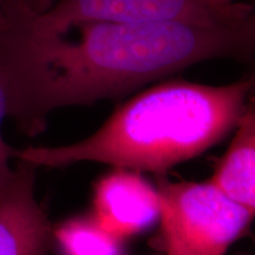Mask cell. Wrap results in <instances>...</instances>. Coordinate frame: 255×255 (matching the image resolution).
Masks as SVG:
<instances>
[{
    "label": "cell",
    "mask_w": 255,
    "mask_h": 255,
    "mask_svg": "<svg viewBox=\"0 0 255 255\" xmlns=\"http://www.w3.org/2000/svg\"><path fill=\"white\" fill-rule=\"evenodd\" d=\"M27 7L36 12H45L53 5L55 0H21Z\"/></svg>",
    "instance_id": "12"
},
{
    "label": "cell",
    "mask_w": 255,
    "mask_h": 255,
    "mask_svg": "<svg viewBox=\"0 0 255 255\" xmlns=\"http://www.w3.org/2000/svg\"><path fill=\"white\" fill-rule=\"evenodd\" d=\"M95 221L115 238L144 231L161 218V199L141 175L119 168L101 178L95 189Z\"/></svg>",
    "instance_id": "6"
},
{
    "label": "cell",
    "mask_w": 255,
    "mask_h": 255,
    "mask_svg": "<svg viewBox=\"0 0 255 255\" xmlns=\"http://www.w3.org/2000/svg\"><path fill=\"white\" fill-rule=\"evenodd\" d=\"M209 182L254 215L255 208V114L248 107L237 126L231 145Z\"/></svg>",
    "instance_id": "7"
},
{
    "label": "cell",
    "mask_w": 255,
    "mask_h": 255,
    "mask_svg": "<svg viewBox=\"0 0 255 255\" xmlns=\"http://www.w3.org/2000/svg\"><path fill=\"white\" fill-rule=\"evenodd\" d=\"M37 167L19 161L0 187V255H49L53 229L34 194Z\"/></svg>",
    "instance_id": "5"
},
{
    "label": "cell",
    "mask_w": 255,
    "mask_h": 255,
    "mask_svg": "<svg viewBox=\"0 0 255 255\" xmlns=\"http://www.w3.org/2000/svg\"><path fill=\"white\" fill-rule=\"evenodd\" d=\"M45 13L62 20H186L218 24L250 18L254 15V8L239 1L231 8L218 9L201 0H55Z\"/></svg>",
    "instance_id": "4"
},
{
    "label": "cell",
    "mask_w": 255,
    "mask_h": 255,
    "mask_svg": "<svg viewBox=\"0 0 255 255\" xmlns=\"http://www.w3.org/2000/svg\"><path fill=\"white\" fill-rule=\"evenodd\" d=\"M64 255H120V239L91 219H72L53 229Z\"/></svg>",
    "instance_id": "8"
},
{
    "label": "cell",
    "mask_w": 255,
    "mask_h": 255,
    "mask_svg": "<svg viewBox=\"0 0 255 255\" xmlns=\"http://www.w3.org/2000/svg\"><path fill=\"white\" fill-rule=\"evenodd\" d=\"M161 212L178 238L202 255H223L253 218L251 212L209 182L158 181Z\"/></svg>",
    "instance_id": "3"
},
{
    "label": "cell",
    "mask_w": 255,
    "mask_h": 255,
    "mask_svg": "<svg viewBox=\"0 0 255 255\" xmlns=\"http://www.w3.org/2000/svg\"><path fill=\"white\" fill-rule=\"evenodd\" d=\"M255 18L186 20H62L18 0L0 32V73L11 119L28 136L51 111L126 96L209 59L251 62Z\"/></svg>",
    "instance_id": "1"
},
{
    "label": "cell",
    "mask_w": 255,
    "mask_h": 255,
    "mask_svg": "<svg viewBox=\"0 0 255 255\" xmlns=\"http://www.w3.org/2000/svg\"><path fill=\"white\" fill-rule=\"evenodd\" d=\"M201 1L205 2V4L207 6H209V7L218 9L231 8L238 2L235 1V0H201Z\"/></svg>",
    "instance_id": "13"
},
{
    "label": "cell",
    "mask_w": 255,
    "mask_h": 255,
    "mask_svg": "<svg viewBox=\"0 0 255 255\" xmlns=\"http://www.w3.org/2000/svg\"><path fill=\"white\" fill-rule=\"evenodd\" d=\"M253 87V78L221 87L163 82L117 108L88 138L70 145L14 149L13 158L34 167L91 161L163 174L235 129Z\"/></svg>",
    "instance_id": "2"
},
{
    "label": "cell",
    "mask_w": 255,
    "mask_h": 255,
    "mask_svg": "<svg viewBox=\"0 0 255 255\" xmlns=\"http://www.w3.org/2000/svg\"><path fill=\"white\" fill-rule=\"evenodd\" d=\"M18 0H0V32H2L11 24L12 13Z\"/></svg>",
    "instance_id": "11"
},
{
    "label": "cell",
    "mask_w": 255,
    "mask_h": 255,
    "mask_svg": "<svg viewBox=\"0 0 255 255\" xmlns=\"http://www.w3.org/2000/svg\"><path fill=\"white\" fill-rule=\"evenodd\" d=\"M162 220V233H163V242L164 248L168 255H202L196 253L195 251L190 250L184 242L178 238L175 229L169 221L168 216L161 212Z\"/></svg>",
    "instance_id": "10"
},
{
    "label": "cell",
    "mask_w": 255,
    "mask_h": 255,
    "mask_svg": "<svg viewBox=\"0 0 255 255\" xmlns=\"http://www.w3.org/2000/svg\"><path fill=\"white\" fill-rule=\"evenodd\" d=\"M11 116V102L5 78L0 73V187L11 178L13 169L9 167V161L13 158L14 148L5 142L1 133V126L6 117Z\"/></svg>",
    "instance_id": "9"
}]
</instances>
